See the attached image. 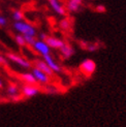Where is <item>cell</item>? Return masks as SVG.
Instances as JSON below:
<instances>
[{
    "label": "cell",
    "mask_w": 126,
    "mask_h": 127,
    "mask_svg": "<svg viewBox=\"0 0 126 127\" xmlns=\"http://www.w3.org/2000/svg\"><path fill=\"white\" fill-rule=\"evenodd\" d=\"M14 29L19 32V34L22 35H30V36H36V29L32 26L31 24L20 21V22H15L14 23Z\"/></svg>",
    "instance_id": "cell-1"
},
{
    "label": "cell",
    "mask_w": 126,
    "mask_h": 127,
    "mask_svg": "<svg viewBox=\"0 0 126 127\" xmlns=\"http://www.w3.org/2000/svg\"><path fill=\"white\" fill-rule=\"evenodd\" d=\"M96 70V63L91 59H86L81 63L80 71L83 73L85 77H91Z\"/></svg>",
    "instance_id": "cell-2"
},
{
    "label": "cell",
    "mask_w": 126,
    "mask_h": 127,
    "mask_svg": "<svg viewBox=\"0 0 126 127\" xmlns=\"http://www.w3.org/2000/svg\"><path fill=\"white\" fill-rule=\"evenodd\" d=\"M7 58H8L11 62H14V63H16V64L20 65V66L23 67V68L28 69V68H31V66H32V65H31V63H30L28 60L24 59L23 57L19 56V55L15 54V53H8V54H7Z\"/></svg>",
    "instance_id": "cell-3"
},
{
    "label": "cell",
    "mask_w": 126,
    "mask_h": 127,
    "mask_svg": "<svg viewBox=\"0 0 126 127\" xmlns=\"http://www.w3.org/2000/svg\"><path fill=\"white\" fill-rule=\"evenodd\" d=\"M32 48L34 49L35 52H37L38 54H40L41 56L51 54V48L48 46L47 42H46L45 40L36 39V41H35V43L32 46Z\"/></svg>",
    "instance_id": "cell-4"
},
{
    "label": "cell",
    "mask_w": 126,
    "mask_h": 127,
    "mask_svg": "<svg viewBox=\"0 0 126 127\" xmlns=\"http://www.w3.org/2000/svg\"><path fill=\"white\" fill-rule=\"evenodd\" d=\"M32 74L34 75V78L36 79V81L38 83L42 84V85H47L50 83V77L48 74H46L43 71H41L40 69L36 68V67H33L32 68Z\"/></svg>",
    "instance_id": "cell-5"
},
{
    "label": "cell",
    "mask_w": 126,
    "mask_h": 127,
    "mask_svg": "<svg viewBox=\"0 0 126 127\" xmlns=\"http://www.w3.org/2000/svg\"><path fill=\"white\" fill-rule=\"evenodd\" d=\"M33 64H34V67L40 69L41 71H43L46 74H48L50 78L53 77L54 73H55V72L52 70V69L50 68V66L45 62V60H43V59H42V60H40V59H36V60H34V61H33Z\"/></svg>",
    "instance_id": "cell-6"
},
{
    "label": "cell",
    "mask_w": 126,
    "mask_h": 127,
    "mask_svg": "<svg viewBox=\"0 0 126 127\" xmlns=\"http://www.w3.org/2000/svg\"><path fill=\"white\" fill-rule=\"evenodd\" d=\"M50 6L52 9L59 16H65L66 15V8L63 6V4L60 2V0H48Z\"/></svg>",
    "instance_id": "cell-7"
},
{
    "label": "cell",
    "mask_w": 126,
    "mask_h": 127,
    "mask_svg": "<svg viewBox=\"0 0 126 127\" xmlns=\"http://www.w3.org/2000/svg\"><path fill=\"white\" fill-rule=\"evenodd\" d=\"M45 41L47 42V44L50 48L54 50H60L63 47V44H64V41L62 39L58 38V37H55V36H49V35Z\"/></svg>",
    "instance_id": "cell-8"
},
{
    "label": "cell",
    "mask_w": 126,
    "mask_h": 127,
    "mask_svg": "<svg viewBox=\"0 0 126 127\" xmlns=\"http://www.w3.org/2000/svg\"><path fill=\"white\" fill-rule=\"evenodd\" d=\"M38 93H39V89L33 85H26L22 88V95L24 97L31 98L36 96Z\"/></svg>",
    "instance_id": "cell-9"
},
{
    "label": "cell",
    "mask_w": 126,
    "mask_h": 127,
    "mask_svg": "<svg viewBox=\"0 0 126 127\" xmlns=\"http://www.w3.org/2000/svg\"><path fill=\"white\" fill-rule=\"evenodd\" d=\"M42 59L45 60V62L50 66V68H51L54 72H60V71H61V67H60V65L54 60V58L52 57L51 54L42 56Z\"/></svg>",
    "instance_id": "cell-10"
},
{
    "label": "cell",
    "mask_w": 126,
    "mask_h": 127,
    "mask_svg": "<svg viewBox=\"0 0 126 127\" xmlns=\"http://www.w3.org/2000/svg\"><path fill=\"white\" fill-rule=\"evenodd\" d=\"M83 4V0H68L66 9L69 12H78Z\"/></svg>",
    "instance_id": "cell-11"
},
{
    "label": "cell",
    "mask_w": 126,
    "mask_h": 127,
    "mask_svg": "<svg viewBox=\"0 0 126 127\" xmlns=\"http://www.w3.org/2000/svg\"><path fill=\"white\" fill-rule=\"evenodd\" d=\"M60 52H61V56L64 59H69L74 55V49L69 43L64 42L63 47L60 49Z\"/></svg>",
    "instance_id": "cell-12"
},
{
    "label": "cell",
    "mask_w": 126,
    "mask_h": 127,
    "mask_svg": "<svg viewBox=\"0 0 126 127\" xmlns=\"http://www.w3.org/2000/svg\"><path fill=\"white\" fill-rule=\"evenodd\" d=\"M21 79L26 83L27 85H35L36 84V79L34 78V75L32 72H25L21 74Z\"/></svg>",
    "instance_id": "cell-13"
},
{
    "label": "cell",
    "mask_w": 126,
    "mask_h": 127,
    "mask_svg": "<svg viewBox=\"0 0 126 127\" xmlns=\"http://www.w3.org/2000/svg\"><path fill=\"white\" fill-rule=\"evenodd\" d=\"M7 94L9 95L11 98L17 96V95H19V88H18V86L15 85V84H10L8 86V88H7Z\"/></svg>",
    "instance_id": "cell-14"
},
{
    "label": "cell",
    "mask_w": 126,
    "mask_h": 127,
    "mask_svg": "<svg viewBox=\"0 0 126 127\" xmlns=\"http://www.w3.org/2000/svg\"><path fill=\"white\" fill-rule=\"evenodd\" d=\"M12 19H14L15 22H20V21H23L24 19V14L20 10V9H16L12 11V15H11Z\"/></svg>",
    "instance_id": "cell-15"
},
{
    "label": "cell",
    "mask_w": 126,
    "mask_h": 127,
    "mask_svg": "<svg viewBox=\"0 0 126 127\" xmlns=\"http://www.w3.org/2000/svg\"><path fill=\"white\" fill-rule=\"evenodd\" d=\"M59 26L62 30H69V28H70V21H69V19L65 18L61 20L59 23Z\"/></svg>",
    "instance_id": "cell-16"
},
{
    "label": "cell",
    "mask_w": 126,
    "mask_h": 127,
    "mask_svg": "<svg viewBox=\"0 0 126 127\" xmlns=\"http://www.w3.org/2000/svg\"><path fill=\"white\" fill-rule=\"evenodd\" d=\"M15 40H16L18 46H20V47H25L26 46V40H25V38H24V35H22V34L16 35L15 36Z\"/></svg>",
    "instance_id": "cell-17"
},
{
    "label": "cell",
    "mask_w": 126,
    "mask_h": 127,
    "mask_svg": "<svg viewBox=\"0 0 126 127\" xmlns=\"http://www.w3.org/2000/svg\"><path fill=\"white\" fill-rule=\"evenodd\" d=\"M86 46H83V49L89 51V52H93V51H96L99 49V46L96 43H85Z\"/></svg>",
    "instance_id": "cell-18"
},
{
    "label": "cell",
    "mask_w": 126,
    "mask_h": 127,
    "mask_svg": "<svg viewBox=\"0 0 126 127\" xmlns=\"http://www.w3.org/2000/svg\"><path fill=\"white\" fill-rule=\"evenodd\" d=\"M24 38H25V40H26V44H28V46H30V47H32L33 44L35 43V41H36V38H35V36H30V35H24Z\"/></svg>",
    "instance_id": "cell-19"
},
{
    "label": "cell",
    "mask_w": 126,
    "mask_h": 127,
    "mask_svg": "<svg viewBox=\"0 0 126 127\" xmlns=\"http://www.w3.org/2000/svg\"><path fill=\"white\" fill-rule=\"evenodd\" d=\"M7 25V19L4 16L0 15V27H5Z\"/></svg>",
    "instance_id": "cell-20"
},
{
    "label": "cell",
    "mask_w": 126,
    "mask_h": 127,
    "mask_svg": "<svg viewBox=\"0 0 126 127\" xmlns=\"http://www.w3.org/2000/svg\"><path fill=\"white\" fill-rule=\"evenodd\" d=\"M0 65L1 66H7L8 65L7 59H6L5 57H3L2 55H0Z\"/></svg>",
    "instance_id": "cell-21"
},
{
    "label": "cell",
    "mask_w": 126,
    "mask_h": 127,
    "mask_svg": "<svg viewBox=\"0 0 126 127\" xmlns=\"http://www.w3.org/2000/svg\"><path fill=\"white\" fill-rule=\"evenodd\" d=\"M95 9H96L97 12H105V7L103 5H98Z\"/></svg>",
    "instance_id": "cell-22"
},
{
    "label": "cell",
    "mask_w": 126,
    "mask_h": 127,
    "mask_svg": "<svg viewBox=\"0 0 126 127\" xmlns=\"http://www.w3.org/2000/svg\"><path fill=\"white\" fill-rule=\"evenodd\" d=\"M47 37H48V35H47L46 33H40V34H39V39H40V40H46Z\"/></svg>",
    "instance_id": "cell-23"
},
{
    "label": "cell",
    "mask_w": 126,
    "mask_h": 127,
    "mask_svg": "<svg viewBox=\"0 0 126 127\" xmlns=\"http://www.w3.org/2000/svg\"><path fill=\"white\" fill-rule=\"evenodd\" d=\"M2 87H3V83H2V81L0 80V89H1Z\"/></svg>",
    "instance_id": "cell-24"
}]
</instances>
